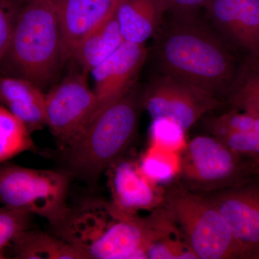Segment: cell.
Masks as SVG:
<instances>
[{"label": "cell", "instance_id": "6da1fadb", "mask_svg": "<svg viewBox=\"0 0 259 259\" xmlns=\"http://www.w3.org/2000/svg\"><path fill=\"white\" fill-rule=\"evenodd\" d=\"M161 24L156 42L161 73L215 98L227 95L238 69L223 39L195 14H172Z\"/></svg>", "mask_w": 259, "mask_h": 259}, {"label": "cell", "instance_id": "7a4b0ae2", "mask_svg": "<svg viewBox=\"0 0 259 259\" xmlns=\"http://www.w3.org/2000/svg\"><path fill=\"white\" fill-rule=\"evenodd\" d=\"M65 64L55 0H21L0 70L44 89Z\"/></svg>", "mask_w": 259, "mask_h": 259}, {"label": "cell", "instance_id": "3957f363", "mask_svg": "<svg viewBox=\"0 0 259 259\" xmlns=\"http://www.w3.org/2000/svg\"><path fill=\"white\" fill-rule=\"evenodd\" d=\"M142 108L141 95L134 86L97 114L74 146L63 153L69 175L96 183L132 143Z\"/></svg>", "mask_w": 259, "mask_h": 259}, {"label": "cell", "instance_id": "277c9868", "mask_svg": "<svg viewBox=\"0 0 259 259\" xmlns=\"http://www.w3.org/2000/svg\"><path fill=\"white\" fill-rule=\"evenodd\" d=\"M56 229L59 237L79 248L88 259L132 258L144 241V230L136 216L98 199L71 209Z\"/></svg>", "mask_w": 259, "mask_h": 259}, {"label": "cell", "instance_id": "5b68a950", "mask_svg": "<svg viewBox=\"0 0 259 259\" xmlns=\"http://www.w3.org/2000/svg\"><path fill=\"white\" fill-rule=\"evenodd\" d=\"M164 209L199 259L242 258L222 214L203 194L180 182L165 191Z\"/></svg>", "mask_w": 259, "mask_h": 259}, {"label": "cell", "instance_id": "8992f818", "mask_svg": "<svg viewBox=\"0 0 259 259\" xmlns=\"http://www.w3.org/2000/svg\"><path fill=\"white\" fill-rule=\"evenodd\" d=\"M182 185L207 194L234 187L256 176L249 158L243 157L216 136H197L185 145L179 158Z\"/></svg>", "mask_w": 259, "mask_h": 259}, {"label": "cell", "instance_id": "52a82bcc", "mask_svg": "<svg viewBox=\"0 0 259 259\" xmlns=\"http://www.w3.org/2000/svg\"><path fill=\"white\" fill-rule=\"evenodd\" d=\"M69 174L16 165L0 166V203L37 214L55 228L69 216Z\"/></svg>", "mask_w": 259, "mask_h": 259}, {"label": "cell", "instance_id": "ba28073f", "mask_svg": "<svg viewBox=\"0 0 259 259\" xmlns=\"http://www.w3.org/2000/svg\"><path fill=\"white\" fill-rule=\"evenodd\" d=\"M87 73L79 66L71 69L46 94L47 125L63 153L81 137L96 110L97 97L89 87Z\"/></svg>", "mask_w": 259, "mask_h": 259}, {"label": "cell", "instance_id": "9c48e42d", "mask_svg": "<svg viewBox=\"0 0 259 259\" xmlns=\"http://www.w3.org/2000/svg\"><path fill=\"white\" fill-rule=\"evenodd\" d=\"M141 103L152 120L171 119L186 132L206 113L223 105L219 99L163 73L141 94Z\"/></svg>", "mask_w": 259, "mask_h": 259}, {"label": "cell", "instance_id": "30bf717a", "mask_svg": "<svg viewBox=\"0 0 259 259\" xmlns=\"http://www.w3.org/2000/svg\"><path fill=\"white\" fill-rule=\"evenodd\" d=\"M203 195L216 206L226 221L242 258L258 259L259 175L240 185Z\"/></svg>", "mask_w": 259, "mask_h": 259}, {"label": "cell", "instance_id": "8fae6325", "mask_svg": "<svg viewBox=\"0 0 259 259\" xmlns=\"http://www.w3.org/2000/svg\"><path fill=\"white\" fill-rule=\"evenodd\" d=\"M147 55L148 49L145 44L125 41L112 55L92 71L95 79L93 91L97 104L90 121L134 88Z\"/></svg>", "mask_w": 259, "mask_h": 259}, {"label": "cell", "instance_id": "7c38bea8", "mask_svg": "<svg viewBox=\"0 0 259 259\" xmlns=\"http://www.w3.org/2000/svg\"><path fill=\"white\" fill-rule=\"evenodd\" d=\"M204 8L227 40L258 55L259 0H209Z\"/></svg>", "mask_w": 259, "mask_h": 259}, {"label": "cell", "instance_id": "4fadbf2b", "mask_svg": "<svg viewBox=\"0 0 259 259\" xmlns=\"http://www.w3.org/2000/svg\"><path fill=\"white\" fill-rule=\"evenodd\" d=\"M110 170L112 205L125 214H137L163 205L165 191L148 180L134 161L118 160Z\"/></svg>", "mask_w": 259, "mask_h": 259}, {"label": "cell", "instance_id": "5bb4252c", "mask_svg": "<svg viewBox=\"0 0 259 259\" xmlns=\"http://www.w3.org/2000/svg\"><path fill=\"white\" fill-rule=\"evenodd\" d=\"M64 62L92 30L115 13L120 0H55Z\"/></svg>", "mask_w": 259, "mask_h": 259}, {"label": "cell", "instance_id": "9a60e30c", "mask_svg": "<svg viewBox=\"0 0 259 259\" xmlns=\"http://www.w3.org/2000/svg\"><path fill=\"white\" fill-rule=\"evenodd\" d=\"M0 103L21 121L30 134L47 125L46 94L28 80L0 74Z\"/></svg>", "mask_w": 259, "mask_h": 259}, {"label": "cell", "instance_id": "2e32d148", "mask_svg": "<svg viewBox=\"0 0 259 259\" xmlns=\"http://www.w3.org/2000/svg\"><path fill=\"white\" fill-rule=\"evenodd\" d=\"M168 12L167 0H120L116 16L125 41L144 44Z\"/></svg>", "mask_w": 259, "mask_h": 259}, {"label": "cell", "instance_id": "e0dca14e", "mask_svg": "<svg viewBox=\"0 0 259 259\" xmlns=\"http://www.w3.org/2000/svg\"><path fill=\"white\" fill-rule=\"evenodd\" d=\"M124 42L115 12L81 40L71 61H74L87 72H92Z\"/></svg>", "mask_w": 259, "mask_h": 259}, {"label": "cell", "instance_id": "ac0fdd59", "mask_svg": "<svg viewBox=\"0 0 259 259\" xmlns=\"http://www.w3.org/2000/svg\"><path fill=\"white\" fill-rule=\"evenodd\" d=\"M9 249L13 258L18 259H88L79 248L60 237L29 229L15 238Z\"/></svg>", "mask_w": 259, "mask_h": 259}, {"label": "cell", "instance_id": "d6986e66", "mask_svg": "<svg viewBox=\"0 0 259 259\" xmlns=\"http://www.w3.org/2000/svg\"><path fill=\"white\" fill-rule=\"evenodd\" d=\"M227 95L233 110L250 112L259 108V54L250 56L237 70Z\"/></svg>", "mask_w": 259, "mask_h": 259}, {"label": "cell", "instance_id": "ffe728a7", "mask_svg": "<svg viewBox=\"0 0 259 259\" xmlns=\"http://www.w3.org/2000/svg\"><path fill=\"white\" fill-rule=\"evenodd\" d=\"M35 149L36 146L26 126L0 105V163Z\"/></svg>", "mask_w": 259, "mask_h": 259}, {"label": "cell", "instance_id": "44dd1931", "mask_svg": "<svg viewBox=\"0 0 259 259\" xmlns=\"http://www.w3.org/2000/svg\"><path fill=\"white\" fill-rule=\"evenodd\" d=\"M139 166L145 176L156 185L172 182L179 173V163L175 164L171 156L155 146L148 149Z\"/></svg>", "mask_w": 259, "mask_h": 259}, {"label": "cell", "instance_id": "7402d4cb", "mask_svg": "<svg viewBox=\"0 0 259 259\" xmlns=\"http://www.w3.org/2000/svg\"><path fill=\"white\" fill-rule=\"evenodd\" d=\"M206 124L209 132L214 136L259 131L258 117L236 110L212 117Z\"/></svg>", "mask_w": 259, "mask_h": 259}, {"label": "cell", "instance_id": "603a6c76", "mask_svg": "<svg viewBox=\"0 0 259 259\" xmlns=\"http://www.w3.org/2000/svg\"><path fill=\"white\" fill-rule=\"evenodd\" d=\"M31 215L7 206L0 207V259L7 258V250L13 241L29 229Z\"/></svg>", "mask_w": 259, "mask_h": 259}, {"label": "cell", "instance_id": "cb8c5ba5", "mask_svg": "<svg viewBox=\"0 0 259 259\" xmlns=\"http://www.w3.org/2000/svg\"><path fill=\"white\" fill-rule=\"evenodd\" d=\"M186 131L177 122L166 117L153 119L150 126L151 146L169 151H179L185 146Z\"/></svg>", "mask_w": 259, "mask_h": 259}, {"label": "cell", "instance_id": "d4e9b609", "mask_svg": "<svg viewBox=\"0 0 259 259\" xmlns=\"http://www.w3.org/2000/svg\"><path fill=\"white\" fill-rule=\"evenodd\" d=\"M21 0H0V68L9 48Z\"/></svg>", "mask_w": 259, "mask_h": 259}, {"label": "cell", "instance_id": "484cf974", "mask_svg": "<svg viewBox=\"0 0 259 259\" xmlns=\"http://www.w3.org/2000/svg\"><path fill=\"white\" fill-rule=\"evenodd\" d=\"M243 157L259 158V131L216 136Z\"/></svg>", "mask_w": 259, "mask_h": 259}, {"label": "cell", "instance_id": "4316f807", "mask_svg": "<svg viewBox=\"0 0 259 259\" xmlns=\"http://www.w3.org/2000/svg\"><path fill=\"white\" fill-rule=\"evenodd\" d=\"M209 0H167L168 12L173 15L195 14L196 11L204 8Z\"/></svg>", "mask_w": 259, "mask_h": 259}, {"label": "cell", "instance_id": "83f0119b", "mask_svg": "<svg viewBox=\"0 0 259 259\" xmlns=\"http://www.w3.org/2000/svg\"><path fill=\"white\" fill-rule=\"evenodd\" d=\"M250 161L253 165L255 175H259V158H252Z\"/></svg>", "mask_w": 259, "mask_h": 259}, {"label": "cell", "instance_id": "f1b7e54d", "mask_svg": "<svg viewBox=\"0 0 259 259\" xmlns=\"http://www.w3.org/2000/svg\"><path fill=\"white\" fill-rule=\"evenodd\" d=\"M247 112H249V113L252 114V115L257 116V117H259V108H257L255 109V110H252V111Z\"/></svg>", "mask_w": 259, "mask_h": 259}, {"label": "cell", "instance_id": "f546056e", "mask_svg": "<svg viewBox=\"0 0 259 259\" xmlns=\"http://www.w3.org/2000/svg\"><path fill=\"white\" fill-rule=\"evenodd\" d=\"M259 259V258H258Z\"/></svg>", "mask_w": 259, "mask_h": 259}]
</instances>
